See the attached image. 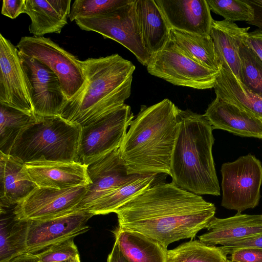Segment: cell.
Returning a JSON list of instances; mask_svg holds the SVG:
<instances>
[{
	"label": "cell",
	"instance_id": "obj_1",
	"mask_svg": "<svg viewBox=\"0 0 262 262\" xmlns=\"http://www.w3.org/2000/svg\"><path fill=\"white\" fill-rule=\"evenodd\" d=\"M214 205L173 182L160 183L135 196L115 212L118 227L140 233L166 248L193 238L214 217Z\"/></svg>",
	"mask_w": 262,
	"mask_h": 262
},
{
	"label": "cell",
	"instance_id": "obj_2",
	"mask_svg": "<svg viewBox=\"0 0 262 262\" xmlns=\"http://www.w3.org/2000/svg\"><path fill=\"white\" fill-rule=\"evenodd\" d=\"M179 108L169 99L142 107L119 147L129 174L170 175L179 127Z\"/></svg>",
	"mask_w": 262,
	"mask_h": 262
},
{
	"label": "cell",
	"instance_id": "obj_3",
	"mask_svg": "<svg viewBox=\"0 0 262 262\" xmlns=\"http://www.w3.org/2000/svg\"><path fill=\"white\" fill-rule=\"evenodd\" d=\"M85 82L59 116L81 127L124 104L131 93L135 66L118 54L81 61Z\"/></svg>",
	"mask_w": 262,
	"mask_h": 262
},
{
	"label": "cell",
	"instance_id": "obj_4",
	"mask_svg": "<svg viewBox=\"0 0 262 262\" xmlns=\"http://www.w3.org/2000/svg\"><path fill=\"white\" fill-rule=\"evenodd\" d=\"M179 127L170 176L176 186L198 195H220L212 149L213 128L204 115L178 110Z\"/></svg>",
	"mask_w": 262,
	"mask_h": 262
},
{
	"label": "cell",
	"instance_id": "obj_5",
	"mask_svg": "<svg viewBox=\"0 0 262 262\" xmlns=\"http://www.w3.org/2000/svg\"><path fill=\"white\" fill-rule=\"evenodd\" d=\"M81 127L59 116L39 117L16 138L8 155L24 163L38 161L79 162Z\"/></svg>",
	"mask_w": 262,
	"mask_h": 262
},
{
	"label": "cell",
	"instance_id": "obj_6",
	"mask_svg": "<svg viewBox=\"0 0 262 262\" xmlns=\"http://www.w3.org/2000/svg\"><path fill=\"white\" fill-rule=\"evenodd\" d=\"M133 119L130 107L124 103L81 127L79 162L89 166L119 148Z\"/></svg>",
	"mask_w": 262,
	"mask_h": 262
},
{
	"label": "cell",
	"instance_id": "obj_7",
	"mask_svg": "<svg viewBox=\"0 0 262 262\" xmlns=\"http://www.w3.org/2000/svg\"><path fill=\"white\" fill-rule=\"evenodd\" d=\"M148 72L175 85L204 90L214 88L220 70L204 67L188 57L170 38L161 51L152 54Z\"/></svg>",
	"mask_w": 262,
	"mask_h": 262
},
{
	"label": "cell",
	"instance_id": "obj_8",
	"mask_svg": "<svg viewBox=\"0 0 262 262\" xmlns=\"http://www.w3.org/2000/svg\"><path fill=\"white\" fill-rule=\"evenodd\" d=\"M135 1L100 15L81 17L75 21L82 30L94 31L112 39L129 50L138 61L147 66L151 55L144 47L138 26Z\"/></svg>",
	"mask_w": 262,
	"mask_h": 262
},
{
	"label": "cell",
	"instance_id": "obj_9",
	"mask_svg": "<svg viewBox=\"0 0 262 262\" xmlns=\"http://www.w3.org/2000/svg\"><path fill=\"white\" fill-rule=\"evenodd\" d=\"M221 171L223 207L241 213L258 204L262 166L254 156L249 154L233 162L225 163Z\"/></svg>",
	"mask_w": 262,
	"mask_h": 262
},
{
	"label": "cell",
	"instance_id": "obj_10",
	"mask_svg": "<svg viewBox=\"0 0 262 262\" xmlns=\"http://www.w3.org/2000/svg\"><path fill=\"white\" fill-rule=\"evenodd\" d=\"M16 47L20 53L40 61L55 73L68 100L84 85L81 60L50 38L23 36Z\"/></svg>",
	"mask_w": 262,
	"mask_h": 262
},
{
	"label": "cell",
	"instance_id": "obj_11",
	"mask_svg": "<svg viewBox=\"0 0 262 262\" xmlns=\"http://www.w3.org/2000/svg\"><path fill=\"white\" fill-rule=\"evenodd\" d=\"M0 103L34 115L31 88L20 52L0 34Z\"/></svg>",
	"mask_w": 262,
	"mask_h": 262
},
{
	"label": "cell",
	"instance_id": "obj_12",
	"mask_svg": "<svg viewBox=\"0 0 262 262\" xmlns=\"http://www.w3.org/2000/svg\"><path fill=\"white\" fill-rule=\"evenodd\" d=\"M88 185L64 189L36 187L15 207L20 220H43L76 211L85 196Z\"/></svg>",
	"mask_w": 262,
	"mask_h": 262
},
{
	"label": "cell",
	"instance_id": "obj_13",
	"mask_svg": "<svg viewBox=\"0 0 262 262\" xmlns=\"http://www.w3.org/2000/svg\"><path fill=\"white\" fill-rule=\"evenodd\" d=\"M20 54L31 88L34 115L39 117L59 116L68 100L58 77L42 62Z\"/></svg>",
	"mask_w": 262,
	"mask_h": 262
},
{
	"label": "cell",
	"instance_id": "obj_14",
	"mask_svg": "<svg viewBox=\"0 0 262 262\" xmlns=\"http://www.w3.org/2000/svg\"><path fill=\"white\" fill-rule=\"evenodd\" d=\"M93 216L88 211H75L52 219L28 221L27 253H37L85 233L90 228L86 223Z\"/></svg>",
	"mask_w": 262,
	"mask_h": 262
},
{
	"label": "cell",
	"instance_id": "obj_15",
	"mask_svg": "<svg viewBox=\"0 0 262 262\" xmlns=\"http://www.w3.org/2000/svg\"><path fill=\"white\" fill-rule=\"evenodd\" d=\"M91 183L76 211H86L97 200L127 182L137 174H129L119 148L88 166Z\"/></svg>",
	"mask_w": 262,
	"mask_h": 262
},
{
	"label": "cell",
	"instance_id": "obj_16",
	"mask_svg": "<svg viewBox=\"0 0 262 262\" xmlns=\"http://www.w3.org/2000/svg\"><path fill=\"white\" fill-rule=\"evenodd\" d=\"M171 29L210 36L213 19L206 0H155Z\"/></svg>",
	"mask_w": 262,
	"mask_h": 262
},
{
	"label": "cell",
	"instance_id": "obj_17",
	"mask_svg": "<svg viewBox=\"0 0 262 262\" xmlns=\"http://www.w3.org/2000/svg\"><path fill=\"white\" fill-rule=\"evenodd\" d=\"M26 172L37 187L64 189L91 183L88 166L76 162L38 161L25 163Z\"/></svg>",
	"mask_w": 262,
	"mask_h": 262
},
{
	"label": "cell",
	"instance_id": "obj_18",
	"mask_svg": "<svg viewBox=\"0 0 262 262\" xmlns=\"http://www.w3.org/2000/svg\"><path fill=\"white\" fill-rule=\"evenodd\" d=\"M204 115L213 129L262 139V119L219 98L211 102Z\"/></svg>",
	"mask_w": 262,
	"mask_h": 262
},
{
	"label": "cell",
	"instance_id": "obj_19",
	"mask_svg": "<svg viewBox=\"0 0 262 262\" xmlns=\"http://www.w3.org/2000/svg\"><path fill=\"white\" fill-rule=\"evenodd\" d=\"M207 232L199 236V241L209 245L227 243L262 234V214L237 213L225 219L213 217L206 228Z\"/></svg>",
	"mask_w": 262,
	"mask_h": 262
},
{
	"label": "cell",
	"instance_id": "obj_20",
	"mask_svg": "<svg viewBox=\"0 0 262 262\" xmlns=\"http://www.w3.org/2000/svg\"><path fill=\"white\" fill-rule=\"evenodd\" d=\"M71 0H26V12L31 19L30 33L36 37L60 33L68 24Z\"/></svg>",
	"mask_w": 262,
	"mask_h": 262
},
{
	"label": "cell",
	"instance_id": "obj_21",
	"mask_svg": "<svg viewBox=\"0 0 262 262\" xmlns=\"http://www.w3.org/2000/svg\"><path fill=\"white\" fill-rule=\"evenodd\" d=\"M135 8L144 47L151 55L164 48L171 29L155 0H136Z\"/></svg>",
	"mask_w": 262,
	"mask_h": 262
},
{
	"label": "cell",
	"instance_id": "obj_22",
	"mask_svg": "<svg viewBox=\"0 0 262 262\" xmlns=\"http://www.w3.org/2000/svg\"><path fill=\"white\" fill-rule=\"evenodd\" d=\"M249 27L241 28L225 19L213 20L210 36L220 67L228 69L241 81L239 47Z\"/></svg>",
	"mask_w": 262,
	"mask_h": 262
},
{
	"label": "cell",
	"instance_id": "obj_23",
	"mask_svg": "<svg viewBox=\"0 0 262 262\" xmlns=\"http://www.w3.org/2000/svg\"><path fill=\"white\" fill-rule=\"evenodd\" d=\"M36 187L25 163L0 152V204L16 205Z\"/></svg>",
	"mask_w": 262,
	"mask_h": 262
},
{
	"label": "cell",
	"instance_id": "obj_24",
	"mask_svg": "<svg viewBox=\"0 0 262 262\" xmlns=\"http://www.w3.org/2000/svg\"><path fill=\"white\" fill-rule=\"evenodd\" d=\"M16 205L0 204V262H9L28 253L29 222L16 216Z\"/></svg>",
	"mask_w": 262,
	"mask_h": 262
},
{
	"label": "cell",
	"instance_id": "obj_25",
	"mask_svg": "<svg viewBox=\"0 0 262 262\" xmlns=\"http://www.w3.org/2000/svg\"><path fill=\"white\" fill-rule=\"evenodd\" d=\"M115 243L129 262H167V248L158 242L133 231L118 227Z\"/></svg>",
	"mask_w": 262,
	"mask_h": 262
},
{
	"label": "cell",
	"instance_id": "obj_26",
	"mask_svg": "<svg viewBox=\"0 0 262 262\" xmlns=\"http://www.w3.org/2000/svg\"><path fill=\"white\" fill-rule=\"evenodd\" d=\"M214 86L216 97L262 119V97L243 84L230 70L220 67Z\"/></svg>",
	"mask_w": 262,
	"mask_h": 262
},
{
	"label": "cell",
	"instance_id": "obj_27",
	"mask_svg": "<svg viewBox=\"0 0 262 262\" xmlns=\"http://www.w3.org/2000/svg\"><path fill=\"white\" fill-rule=\"evenodd\" d=\"M156 174H139L97 200L86 211L94 215L114 212L135 196L150 187Z\"/></svg>",
	"mask_w": 262,
	"mask_h": 262
},
{
	"label": "cell",
	"instance_id": "obj_28",
	"mask_svg": "<svg viewBox=\"0 0 262 262\" xmlns=\"http://www.w3.org/2000/svg\"><path fill=\"white\" fill-rule=\"evenodd\" d=\"M170 38L189 58L207 68L219 71L211 36H201L171 29Z\"/></svg>",
	"mask_w": 262,
	"mask_h": 262
},
{
	"label": "cell",
	"instance_id": "obj_29",
	"mask_svg": "<svg viewBox=\"0 0 262 262\" xmlns=\"http://www.w3.org/2000/svg\"><path fill=\"white\" fill-rule=\"evenodd\" d=\"M36 116L0 103V152L8 155L16 138Z\"/></svg>",
	"mask_w": 262,
	"mask_h": 262
},
{
	"label": "cell",
	"instance_id": "obj_30",
	"mask_svg": "<svg viewBox=\"0 0 262 262\" xmlns=\"http://www.w3.org/2000/svg\"><path fill=\"white\" fill-rule=\"evenodd\" d=\"M167 262H227L220 247L191 240L167 251Z\"/></svg>",
	"mask_w": 262,
	"mask_h": 262
},
{
	"label": "cell",
	"instance_id": "obj_31",
	"mask_svg": "<svg viewBox=\"0 0 262 262\" xmlns=\"http://www.w3.org/2000/svg\"><path fill=\"white\" fill-rule=\"evenodd\" d=\"M246 35L238 50L241 81L262 97V60L247 42Z\"/></svg>",
	"mask_w": 262,
	"mask_h": 262
},
{
	"label": "cell",
	"instance_id": "obj_32",
	"mask_svg": "<svg viewBox=\"0 0 262 262\" xmlns=\"http://www.w3.org/2000/svg\"><path fill=\"white\" fill-rule=\"evenodd\" d=\"M212 12L232 22L252 20L253 11L244 0H206Z\"/></svg>",
	"mask_w": 262,
	"mask_h": 262
},
{
	"label": "cell",
	"instance_id": "obj_33",
	"mask_svg": "<svg viewBox=\"0 0 262 262\" xmlns=\"http://www.w3.org/2000/svg\"><path fill=\"white\" fill-rule=\"evenodd\" d=\"M129 0H75L71 5V21L81 17H92L112 11Z\"/></svg>",
	"mask_w": 262,
	"mask_h": 262
},
{
	"label": "cell",
	"instance_id": "obj_34",
	"mask_svg": "<svg viewBox=\"0 0 262 262\" xmlns=\"http://www.w3.org/2000/svg\"><path fill=\"white\" fill-rule=\"evenodd\" d=\"M38 262H71L79 256L74 238L53 245L35 254Z\"/></svg>",
	"mask_w": 262,
	"mask_h": 262
},
{
	"label": "cell",
	"instance_id": "obj_35",
	"mask_svg": "<svg viewBox=\"0 0 262 262\" xmlns=\"http://www.w3.org/2000/svg\"><path fill=\"white\" fill-rule=\"evenodd\" d=\"M226 255L243 248H262V234L235 241L220 247Z\"/></svg>",
	"mask_w": 262,
	"mask_h": 262
},
{
	"label": "cell",
	"instance_id": "obj_36",
	"mask_svg": "<svg viewBox=\"0 0 262 262\" xmlns=\"http://www.w3.org/2000/svg\"><path fill=\"white\" fill-rule=\"evenodd\" d=\"M231 262H262V248H243L231 254Z\"/></svg>",
	"mask_w": 262,
	"mask_h": 262
},
{
	"label": "cell",
	"instance_id": "obj_37",
	"mask_svg": "<svg viewBox=\"0 0 262 262\" xmlns=\"http://www.w3.org/2000/svg\"><path fill=\"white\" fill-rule=\"evenodd\" d=\"M26 0H3L2 14L12 19L26 12Z\"/></svg>",
	"mask_w": 262,
	"mask_h": 262
},
{
	"label": "cell",
	"instance_id": "obj_38",
	"mask_svg": "<svg viewBox=\"0 0 262 262\" xmlns=\"http://www.w3.org/2000/svg\"><path fill=\"white\" fill-rule=\"evenodd\" d=\"M244 1L252 7L253 11V18L247 23L257 27L262 33V0Z\"/></svg>",
	"mask_w": 262,
	"mask_h": 262
},
{
	"label": "cell",
	"instance_id": "obj_39",
	"mask_svg": "<svg viewBox=\"0 0 262 262\" xmlns=\"http://www.w3.org/2000/svg\"><path fill=\"white\" fill-rule=\"evenodd\" d=\"M245 39L262 60V33L258 29L248 32Z\"/></svg>",
	"mask_w": 262,
	"mask_h": 262
},
{
	"label": "cell",
	"instance_id": "obj_40",
	"mask_svg": "<svg viewBox=\"0 0 262 262\" xmlns=\"http://www.w3.org/2000/svg\"><path fill=\"white\" fill-rule=\"evenodd\" d=\"M107 262H129L120 251L116 243L115 242L111 252L109 254Z\"/></svg>",
	"mask_w": 262,
	"mask_h": 262
},
{
	"label": "cell",
	"instance_id": "obj_41",
	"mask_svg": "<svg viewBox=\"0 0 262 262\" xmlns=\"http://www.w3.org/2000/svg\"><path fill=\"white\" fill-rule=\"evenodd\" d=\"M9 262H38V260L35 254L25 253Z\"/></svg>",
	"mask_w": 262,
	"mask_h": 262
},
{
	"label": "cell",
	"instance_id": "obj_42",
	"mask_svg": "<svg viewBox=\"0 0 262 262\" xmlns=\"http://www.w3.org/2000/svg\"><path fill=\"white\" fill-rule=\"evenodd\" d=\"M71 262H80L79 255L77 256L75 258L72 260Z\"/></svg>",
	"mask_w": 262,
	"mask_h": 262
},
{
	"label": "cell",
	"instance_id": "obj_43",
	"mask_svg": "<svg viewBox=\"0 0 262 262\" xmlns=\"http://www.w3.org/2000/svg\"><path fill=\"white\" fill-rule=\"evenodd\" d=\"M227 262H231L230 260L227 259Z\"/></svg>",
	"mask_w": 262,
	"mask_h": 262
}]
</instances>
